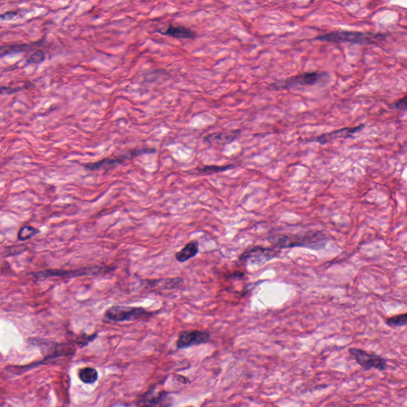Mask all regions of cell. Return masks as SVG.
I'll return each instance as SVG.
<instances>
[{
  "label": "cell",
  "instance_id": "obj_5",
  "mask_svg": "<svg viewBox=\"0 0 407 407\" xmlns=\"http://www.w3.org/2000/svg\"><path fill=\"white\" fill-rule=\"evenodd\" d=\"M281 250L275 247L254 246L250 247L239 256V262L244 266L247 265H262L278 257Z\"/></svg>",
  "mask_w": 407,
  "mask_h": 407
},
{
  "label": "cell",
  "instance_id": "obj_13",
  "mask_svg": "<svg viewBox=\"0 0 407 407\" xmlns=\"http://www.w3.org/2000/svg\"><path fill=\"white\" fill-rule=\"evenodd\" d=\"M198 252H199V243L197 240H193L187 243L182 250L177 252L175 258L177 261L183 263L189 261V259L192 258L196 257Z\"/></svg>",
  "mask_w": 407,
  "mask_h": 407
},
{
  "label": "cell",
  "instance_id": "obj_7",
  "mask_svg": "<svg viewBox=\"0 0 407 407\" xmlns=\"http://www.w3.org/2000/svg\"><path fill=\"white\" fill-rule=\"evenodd\" d=\"M152 313L146 311L142 307L126 306V305H113L106 311L104 317L114 322L134 321L143 317H150Z\"/></svg>",
  "mask_w": 407,
  "mask_h": 407
},
{
  "label": "cell",
  "instance_id": "obj_18",
  "mask_svg": "<svg viewBox=\"0 0 407 407\" xmlns=\"http://www.w3.org/2000/svg\"><path fill=\"white\" fill-rule=\"evenodd\" d=\"M386 323L388 326L392 327V328L405 326V325H407V313L406 314L389 317V318L386 319Z\"/></svg>",
  "mask_w": 407,
  "mask_h": 407
},
{
  "label": "cell",
  "instance_id": "obj_24",
  "mask_svg": "<svg viewBox=\"0 0 407 407\" xmlns=\"http://www.w3.org/2000/svg\"><path fill=\"white\" fill-rule=\"evenodd\" d=\"M17 14H18L17 12L9 11V12H6L3 14L2 15H1V18H2V20H10L14 18V17H15Z\"/></svg>",
  "mask_w": 407,
  "mask_h": 407
},
{
  "label": "cell",
  "instance_id": "obj_11",
  "mask_svg": "<svg viewBox=\"0 0 407 407\" xmlns=\"http://www.w3.org/2000/svg\"><path fill=\"white\" fill-rule=\"evenodd\" d=\"M145 285L151 289H159V290H166V289H173L183 283L184 280L182 278H173V279H153V280H145Z\"/></svg>",
  "mask_w": 407,
  "mask_h": 407
},
{
  "label": "cell",
  "instance_id": "obj_21",
  "mask_svg": "<svg viewBox=\"0 0 407 407\" xmlns=\"http://www.w3.org/2000/svg\"><path fill=\"white\" fill-rule=\"evenodd\" d=\"M95 337H96V334H93V335L91 336L81 334V336L77 337L78 342H79L80 344H82V345H85V344H88V342L92 341V340H94Z\"/></svg>",
  "mask_w": 407,
  "mask_h": 407
},
{
  "label": "cell",
  "instance_id": "obj_23",
  "mask_svg": "<svg viewBox=\"0 0 407 407\" xmlns=\"http://www.w3.org/2000/svg\"><path fill=\"white\" fill-rule=\"evenodd\" d=\"M22 88H20V87H18V88H9V87L8 88H4V87H2L1 91H2V92H6V93L11 95V94L20 92V90H22Z\"/></svg>",
  "mask_w": 407,
  "mask_h": 407
},
{
  "label": "cell",
  "instance_id": "obj_17",
  "mask_svg": "<svg viewBox=\"0 0 407 407\" xmlns=\"http://www.w3.org/2000/svg\"><path fill=\"white\" fill-rule=\"evenodd\" d=\"M79 378L85 383H93L98 379V372L92 367H85L79 372Z\"/></svg>",
  "mask_w": 407,
  "mask_h": 407
},
{
  "label": "cell",
  "instance_id": "obj_15",
  "mask_svg": "<svg viewBox=\"0 0 407 407\" xmlns=\"http://www.w3.org/2000/svg\"><path fill=\"white\" fill-rule=\"evenodd\" d=\"M40 233V230L30 225H23L18 232V241L24 242L36 237Z\"/></svg>",
  "mask_w": 407,
  "mask_h": 407
},
{
  "label": "cell",
  "instance_id": "obj_3",
  "mask_svg": "<svg viewBox=\"0 0 407 407\" xmlns=\"http://www.w3.org/2000/svg\"><path fill=\"white\" fill-rule=\"evenodd\" d=\"M114 266H96L90 267H83L76 270H45L31 274L33 278L36 279H50V278H62V279H72L83 276H97L104 275L115 270Z\"/></svg>",
  "mask_w": 407,
  "mask_h": 407
},
{
  "label": "cell",
  "instance_id": "obj_2",
  "mask_svg": "<svg viewBox=\"0 0 407 407\" xmlns=\"http://www.w3.org/2000/svg\"><path fill=\"white\" fill-rule=\"evenodd\" d=\"M386 36L381 34L360 33V32H333L317 37V40L328 43H353V44L372 45L384 40Z\"/></svg>",
  "mask_w": 407,
  "mask_h": 407
},
{
  "label": "cell",
  "instance_id": "obj_20",
  "mask_svg": "<svg viewBox=\"0 0 407 407\" xmlns=\"http://www.w3.org/2000/svg\"><path fill=\"white\" fill-rule=\"evenodd\" d=\"M392 108H395V109L403 110V111H407V95L403 97L402 99L395 102Z\"/></svg>",
  "mask_w": 407,
  "mask_h": 407
},
{
  "label": "cell",
  "instance_id": "obj_4",
  "mask_svg": "<svg viewBox=\"0 0 407 407\" xmlns=\"http://www.w3.org/2000/svg\"><path fill=\"white\" fill-rule=\"evenodd\" d=\"M328 77V74L324 72H305L284 81H277L270 85V88L272 90H281L297 87L314 86L324 82Z\"/></svg>",
  "mask_w": 407,
  "mask_h": 407
},
{
  "label": "cell",
  "instance_id": "obj_19",
  "mask_svg": "<svg viewBox=\"0 0 407 407\" xmlns=\"http://www.w3.org/2000/svg\"><path fill=\"white\" fill-rule=\"evenodd\" d=\"M46 59V53L43 50H38L33 53L30 59L27 61V64H38Z\"/></svg>",
  "mask_w": 407,
  "mask_h": 407
},
{
  "label": "cell",
  "instance_id": "obj_16",
  "mask_svg": "<svg viewBox=\"0 0 407 407\" xmlns=\"http://www.w3.org/2000/svg\"><path fill=\"white\" fill-rule=\"evenodd\" d=\"M234 167L235 166L232 164L227 165V166H205L198 168V173L201 175H210L212 173H221L224 171L229 170Z\"/></svg>",
  "mask_w": 407,
  "mask_h": 407
},
{
  "label": "cell",
  "instance_id": "obj_10",
  "mask_svg": "<svg viewBox=\"0 0 407 407\" xmlns=\"http://www.w3.org/2000/svg\"><path fill=\"white\" fill-rule=\"evenodd\" d=\"M363 128V125L355 127H346L342 128L338 131H333L328 134H324L314 139V141L320 143V144H326L328 142L337 140V139H346V138L351 137L356 133L361 131Z\"/></svg>",
  "mask_w": 407,
  "mask_h": 407
},
{
  "label": "cell",
  "instance_id": "obj_12",
  "mask_svg": "<svg viewBox=\"0 0 407 407\" xmlns=\"http://www.w3.org/2000/svg\"><path fill=\"white\" fill-rule=\"evenodd\" d=\"M157 33L163 35L169 36L175 38H193L197 34L193 30L182 26L170 25L166 30H156Z\"/></svg>",
  "mask_w": 407,
  "mask_h": 407
},
{
  "label": "cell",
  "instance_id": "obj_14",
  "mask_svg": "<svg viewBox=\"0 0 407 407\" xmlns=\"http://www.w3.org/2000/svg\"><path fill=\"white\" fill-rule=\"evenodd\" d=\"M239 131H230L227 133H219V134H211L205 137V141L211 144L224 145L234 141L239 135Z\"/></svg>",
  "mask_w": 407,
  "mask_h": 407
},
{
  "label": "cell",
  "instance_id": "obj_1",
  "mask_svg": "<svg viewBox=\"0 0 407 407\" xmlns=\"http://www.w3.org/2000/svg\"><path fill=\"white\" fill-rule=\"evenodd\" d=\"M327 237L321 231L298 233V234H278L269 239L275 248L286 249L304 247L320 250L325 247Z\"/></svg>",
  "mask_w": 407,
  "mask_h": 407
},
{
  "label": "cell",
  "instance_id": "obj_22",
  "mask_svg": "<svg viewBox=\"0 0 407 407\" xmlns=\"http://www.w3.org/2000/svg\"><path fill=\"white\" fill-rule=\"evenodd\" d=\"M244 276V273L240 272H235L232 273L227 274L225 275L226 279L228 280H233V279H243Z\"/></svg>",
  "mask_w": 407,
  "mask_h": 407
},
{
  "label": "cell",
  "instance_id": "obj_9",
  "mask_svg": "<svg viewBox=\"0 0 407 407\" xmlns=\"http://www.w3.org/2000/svg\"><path fill=\"white\" fill-rule=\"evenodd\" d=\"M210 340V334L208 332L200 330H186L179 334L177 347L178 349H185L192 346L205 344Z\"/></svg>",
  "mask_w": 407,
  "mask_h": 407
},
{
  "label": "cell",
  "instance_id": "obj_6",
  "mask_svg": "<svg viewBox=\"0 0 407 407\" xmlns=\"http://www.w3.org/2000/svg\"><path fill=\"white\" fill-rule=\"evenodd\" d=\"M154 152H156V149L152 148L129 150L127 153H122L120 156L108 158V159H104L96 162L86 163V164H84L83 166L85 169L91 171L99 170V169L109 170V169H113V168H115V166H119V165L123 164L124 162L129 160V159H132L134 158L139 157V156H144V154L153 153Z\"/></svg>",
  "mask_w": 407,
  "mask_h": 407
},
{
  "label": "cell",
  "instance_id": "obj_8",
  "mask_svg": "<svg viewBox=\"0 0 407 407\" xmlns=\"http://www.w3.org/2000/svg\"><path fill=\"white\" fill-rule=\"evenodd\" d=\"M348 353L352 359L360 365L363 370L370 371L372 369H376L379 372H383L387 369V362L386 359L379 355L369 353L363 349L356 348V347L349 348Z\"/></svg>",
  "mask_w": 407,
  "mask_h": 407
}]
</instances>
